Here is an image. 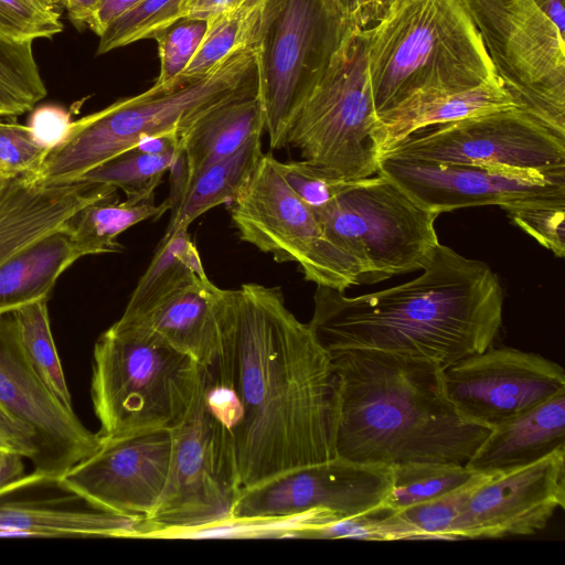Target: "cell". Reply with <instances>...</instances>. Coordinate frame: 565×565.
<instances>
[{
    "label": "cell",
    "mask_w": 565,
    "mask_h": 565,
    "mask_svg": "<svg viewBox=\"0 0 565 565\" xmlns=\"http://www.w3.org/2000/svg\"><path fill=\"white\" fill-rule=\"evenodd\" d=\"M217 320L200 392L238 493L333 459L332 360L281 289L220 288Z\"/></svg>",
    "instance_id": "6da1fadb"
},
{
    "label": "cell",
    "mask_w": 565,
    "mask_h": 565,
    "mask_svg": "<svg viewBox=\"0 0 565 565\" xmlns=\"http://www.w3.org/2000/svg\"><path fill=\"white\" fill-rule=\"evenodd\" d=\"M313 301L308 324L329 353L374 350L445 367L493 344L504 296L488 264L439 243L407 282L353 297L317 286Z\"/></svg>",
    "instance_id": "7a4b0ae2"
},
{
    "label": "cell",
    "mask_w": 565,
    "mask_h": 565,
    "mask_svg": "<svg viewBox=\"0 0 565 565\" xmlns=\"http://www.w3.org/2000/svg\"><path fill=\"white\" fill-rule=\"evenodd\" d=\"M329 354L334 458L466 466L492 429L455 407L445 391L444 366L434 361L374 350Z\"/></svg>",
    "instance_id": "3957f363"
},
{
    "label": "cell",
    "mask_w": 565,
    "mask_h": 565,
    "mask_svg": "<svg viewBox=\"0 0 565 565\" xmlns=\"http://www.w3.org/2000/svg\"><path fill=\"white\" fill-rule=\"evenodd\" d=\"M256 46L242 47L206 76L153 84L149 89L71 121L33 180L44 186L77 183L90 170L134 149L147 137L182 136L225 103L257 96Z\"/></svg>",
    "instance_id": "277c9868"
},
{
    "label": "cell",
    "mask_w": 565,
    "mask_h": 565,
    "mask_svg": "<svg viewBox=\"0 0 565 565\" xmlns=\"http://www.w3.org/2000/svg\"><path fill=\"white\" fill-rule=\"evenodd\" d=\"M367 31L377 118L416 97L499 79L463 0H401Z\"/></svg>",
    "instance_id": "5b68a950"
},
{
    "label": "cell",
    "mask_w": 565,
    "mask_h": 565,
    "mask_svg": "<svg viewBox=\"0 0 565 565\" xmlns=\"http://www.w3.org/2000/svg\"><path fill=\"white\" fill-rule=\"evenodd\" d=\"M200 387V364L156 334L120 319L93 350L90 397L104 440L172 430Z\"/></svg>",
    "instance_id": "8992f818"
},
{
    "label": "cell",
    "mask_w": 565,
    "mask_h": 565,
    "mask_svg": "<svg viewBox=\"0 0 565 565\" xmlns=\"http://www.w3.org/2000/svg\"><path fill=\"white\" fill-rule=\"evenodd\" d=\"M369 31L355 26L320 82L294 115L287 146L340 181L377 173L381 152L373 137L377 117L367 65Z\"/></svg>",
    "instance_id": "52a82bcc"
},
{
    "label": "cell",
    "mask_w": 565,
    "mask_h": 565,
    "mask_svg": "<svg viewBox=\"0 0 565 565\" xmlns=\"http://www.w3.org/2000/svg\"><path fill=\"white\" fill-rule=\"evenodd\" d=\"M356 26L334 0H266L257 38V98L271 149Z\"/></svg>",
    "instance_id": "ba28073f"
},
{
    "label": "cell",
    "mask_w": 565,
    "mask_h": 565,
    "mask_svg": "<svg viewBox=\"0 0 565 565\" xmlns=\"http://www.w3.org/2000/svg\"><path fill=\"white\" fill-rule=\"evenodd\" d=\"M315 212L330 241L356 262L360 285L423 269L439 244V214L380 172L345 182Z\"/></svg>",
    "instance_id": "9c48e42d"
},
{
    "label": "cell",
    "mask_w": 565,
    "mask_h": 565,
    "mask_svg": "<svg viewBox=\"0 0 565 565\" xmlns=\"http://www.w3.org/2000/svg\"><path fill=\"white\" fill-rule=\"evenodd\" d=\"M514 105L565 137V38L533 0H463Z\"/></svg>",
    "instance_id": "30bf717a"
},
{
    "label": "cell",
    "mask_w": 565,
    "mask_h": 565,
    "mask_svg": "<svg viewBox=\"0 0 565 565\" xmlns=\"http://www.w3.org/2000/svg\"><path fill=\"white\" fill-rule=\"evenodd\" d=\"M277 159L264 153L253 177L231 203L230 214L242 241L298 264L305 279L344 291L360 285L356 262L327 236L315 210L285 182Z\"/></svg>",
    "instance_id": "8fae6325"
},
{
    "label": "cell",
    "mask_w": 565,
    "mask_h": 565,
    "mask_svg": "<svg viewBox=\"0 0 565 565\" xmlns=\"http://www.w3.org/2000/svg\"><path fill=\"white\" fill-rule=\"evenodd\" d=\"M382 156L565 174V137L518 107L423 128Z\"/></svg>",
    "instance_id": "7c38bea8"
},
{
    "label": "cell",
    "mask_w": 565,
    "mask_h": 565,
    "mask_svg": "<svg viewBox=\"0 0 565 565\" xmlns=\"http://www.w3.org/2000/svg\"><path fill=\"white\" fill-rule=\"evenodd\" d=\"M392 487L391 466L333 458L243 491L232 511L234 523H273L303 518L308 526L383 509Z\"/></svg>",
    "instance_id": "4fadbf2b"
},
{
    "label": "cell",
    "mask_w": 565,
    "mask_h": 565,
    "mask_svg": "<svg viewBox=\"0 0 565 565\" xmlns=\"http://www.w3.org/2000/svg\"><path fill=\"white\" fill-rule=\"evenodd\" d=\"M172 458L161 498L147 518L159 536L227 525L238 491L200 387L184 422L171 430Z\"/></svg>",
    "instance_id": "5bb4252c"
},
{
    "label": "cell",
    "mask_w": 565,
    "mask_h": 565,
    "mask_svg": "<svg viewBox=\"0 0 565 565\" xmlns=\"http://www.w3.org/2000/svg\"><path fill=\"white\" fill-rule=\"evenodd\" d=\"M0 403L35 433L38 459L28 475L30 486L56 482L102 445L99 434L85 427L35 373L15 312L0 315Z\"/></svg>",
    "instance_id": "9a60e30c"
},
{
    "label": "cell",
    "mask_w": 565,
    "mask_h": 565,
    "mask_svg": "<svg viewBox=\"0 0 565 565\" xmlns=\"http://www.w3.org/2000/svg\"><path fill=\"white\" fill-rule=\"evenodd\" d=\"M443 380L455 407L491 428L565 391V372L558 363L493 344L445 366Z\"/></svg>",
    "instance_id": "2e32d148"
},
{
    "label": "cell",
    "mask_w": 565,
    "mask_h": 565,
    "mask_svg": "<svg viewBox=\"0 0 565 565\" xmlns=\"http://www.w3.org/2000/svg\"><path fill=\"white\" fill-rule=\"evenodd\" d=\"M172 458L171 430L104 440L89 457L55 483L88 507L148 518L167 484Z\"/></svg>",
    "instance_id": "e0dca14e"
},
{
    "label": "cell",
    "mask_w": 565,
    "mask_h": 565,
    "mask_svg": "<svg viewBox=\"0 0 565 565\" xmlns=\"http://www.w3.org/2000/svg\"><path fill=\"white\" fill-rule=\"evenodd\" d=\"M565 508V448L529 466L492 475L471 492L450 539L533 535Z\"/></svg>",
    "instance_id": "ac0fdd59"
},
{
    "label": "cell",
    "mask_w": 565,
    "mask_h": 565,
    "mask_svg": "<svg viewBox=\"0 0 565 565\" xmlns=\"http://www.w3.org/2000/svg\"><path fill=\"white\" fill-rule=\"evenodd\" d=\"M437 214L565 195V174L544 175L472 164L430 163L382 156L379 171Z\"/></svg>",
    "instance_id": "d6986e66"
},
{
    "label": "cell",
    "mask_w": 565,
    "mask_h": 565,
    "mask_svg": "<svg viewBox=\"0 0 565 565\" xmlns=\"http://www.w3.org/2000/svg\"><path fill=\"white\" fill-rule=\"evenodd\" d=\"M115 191L116 188L102 183L44 186L31 177H0V265L62 228L82 207Z\"/></svg>",
    "instance_id": "ffe728a7"
},
{
    "label": "cell",
    "mask_w": 565,
    "mask_h": 565,
    "mask_svg": "<svg viewBox=\"0 0 565 565\" xmlns=\"http://www.w3.org/2000/svg\"><path fill=\"white\" fill-rule=\"evenodd\" d=\"M218 290L207 277L192 274L139 308L124 311L120 320L156 334L203 365L218 343Z\"/></svg>",
    "instance_id": "44dd1931"
},
{
    "label": "cell",
    "mask_w": 565,
    "mask_h": 565,
    "mask_svg": "<svg viewBox=\"0 0 565 565\" xmlns=\"http://www.w3.org/2000/svg\"><path fill=\"white\" fill-rule=\"evenodd\" d=\"M565 448V391L492 427L466 467L497 475Z\"/></svg>",
    "instance_id": "7402d4cb"
},
{
    "label": "cell",
    "mask_w": 565,
    "mask_h": 565,
    "mask_svg": "<svg viewBox=\"0 0 565 565\" xmlns=\"http://www.w3.org/2000/svg\"><path fill=\"white\" fill-rule=\"evenodd\" d=\"M64 500H9L0 495V536H159L147 518L92 508H72Z\"/></svg>",
    "instance_id": "603a6c76"
},
{
    "label": "cell",
    "mask_w": 565,
    "mask_h": 565,
    "mask_svg": "<svg viewBox=\"0 0 565 565\" xmlns=\"http://www.w3.org/2000/svg\"><path fill=\"white\" fill-rule=\"evenodd\" d=\"M516 107L500 79L478 87L413 98L377 118L373 137L381 154L411 134L440 124Z\"/></svg>",
    "instance_id": "cb8c5ba5"
},
{
    "label": "cell",
    "mask_w": 565,
    "mask_h": 565,
    "mask_svg": "<svg viewBox=\"0 0 565 565\" xmlns=\"http://www.w3.org/2000/svg\"><path fill=\"white\" fill-rule=\"evenodd\" d=\"M81 256L63 227L0 265V315L47 300L57 278Z\"/></svg>",
    "instance_id": "d4e9b609"
},
{
    "label": "cell",
    "mask_w": 565,
    "mask_h": 565,
    "mask_svg": "<svg viewBox=\"0 0 565 565\" xmlns=\"http://www.w3.org/2000/svg\"><path fill=\"white\" fill-rule=\"evenodd\" d=\"M264 130V114L257 96L232 100L206 113L181 138L188 185L202 170L262 137Z\"/></svg>",
    "instance_id": "484cf974"
},
{
    "label": "cell",
    "mask_w": 565,
    "mask_h": 565,
    "mask_svg": "<svg viewBox=\"0 0 565 565\" xmlns=\"http://www.w3.org/2000/svg\"><path fill=\"white\" fill-rule=\"evenodd\" d=\"M169 211L166 202L153 199L119 201L117 191L100 198L73 214L63 225L81 257L108 253H120L124 247L118 236L131 226L158 218Z\"/></svg>",
    "instance_id": "4316f807"
},
{
    "label": "cell",
    "mask_w": 565,
    "mask_h": 565,
    "mask_svg": "<svg viewBox=\"0 0 565 565\" xmlns=\"http://www.w3.org/2000/svg\"><path fill=\"white\" fill-rule=\"evenodd\" d=\"M262 137L202 170L188 185L172 211L164 236L188 230L199 216L224 203H232L253 177L262 157Z\"/></svg>",
    "instance_id": "83f0119b"
},
{
    "label": "cell",
    "mask_w": 565,
    "mask_h": 565,
    "mask_svg": "<svg viewBox=\"0 0 565 565\" xmlns=\"http://www.w3.org/2000/svg\"><path fill=\"white\" fill-rule=\"evenodd\" d=\"M265 2L255 7H236L209 20L196 53L174 81L202 78L235 51L255 46Z\"/></svg>",
    "instance_id": "f1b7e54d"
},
{
    "label": "cell",
    "mask_w": 565,
    "mask_h": 565,
    "mask_svg": "<svg viewBox=\"0 0 565 565\" xmlns=\"http://www.w3.org/2000/svg\"><path fill=\"white\" fill-rule=\"evenodd\" d=\"M490 476L479 473L466 486L446 495L396 512L386 510L382 519L385 541L451 540L450 529L467 499Z\"/></svg>",
    "instance_id": "f546056e"
},
{
    "label": "cell",
    "mask_w": 565,
    "mask_h": 565,
    "mask_svg": "<svg viewBox=\"0 0 565 565\" xmlns=\"http://www.w3.org/2000/svg\"><path fill=\"white\" fill-rule=\"evenodd\" d=\"M392 487L383 509L396 512L454 492L479 473L448 462H406L391 466Z\"/></svg>",
    "instance_id": "4dcf8cb0"
},
{
    "label": "cell",
    "mask_w": 565,
    "mask_h": 565,
    "mask_svg": "<svg viewBox=\"0 0 565 565\" xmlns=\"http://www.w3.org/2000/svg\"><path fill=\"white\" fill-rule=\"evenodd\" d=\"M192 274L207 277L188 230H178L163 236L125 311L139 308Z\"/></svg>",
    "instance_id": "1f68e13d"
},
{
    "label": "cell",
    "mask_w": 565,
    "mask_h": 565,
    "mask_svg": "<svg viewBox=\"0 0 565 565\" xmlns=\"http://www.w3.org/2000/svg\"><path fill=\"white\" fill-rule=\"evenodd\" d=\"M47 94L32 42L0 36V117L31 111Z\"/></svg>",
    "instance_id": "d6a6232c"
},
{
    "label": "cell",
    "mask_w": 565,
    "mask_h": 565,
    "mask_svg": "<svg viewBox=\"0 0 565 565\" xmlns=\"http://www.w3.org/2000/svg\"><path fill=\"white\" fill-rule=\"evenodd\" d=\"M46 303L47 300H40L14 311L20 327L22 345L35 373L47 390L67 409L74 411L51 331Z\"/></svg>",
    "instance_id": "836d02e7"
},
{
    "label": "cell",
    "mask_w": 565,
    "mask_h": 565,
    "mask_svg": "<svg viewBox=\"0 0 565 565\" xmlns=\"http://www.w3.org/2000/svg\"><path fill=\"white\" fill-rule=\"evenodd\" d=\"M181 149L169 154H150L131 149L90 170L78 182L114 186L122 190L127 199H153L154 190Z\"/></svg>",
    "instance_id": "e575fe53"
},
{
    "label": "cell",
    "mask_w": 565,
    "mask_h": 565,
    "mask_svg": "<svg viewBox=\"0 0 565 565\" xmlns=\"http://www.w3.org/2000/svg\"><path fill=\"white\" fill-rule=\"evenodd\" d=\"M184 0H141L111 22L102 33L97 55L140 40L154 39L163 29L181 19Z\"/></svg>",
    "instance_id": "d590c367"
},
{
    "label": "cell",
    "mask_w": 565,
    "mask_h": 565,
    "mask_svg": "<svg viewBox=\"0 0 565 565\" xmlns=\"http://www.w3.org/2000/svg\"><path fill=\"white\" fill-rule=\"evenodd\" d=\"M508 217L556 257L565 255V195L537 196L500 206Z\"/></svg>",
    "instance_id": "8d00e7d4"
},
{
    "label": "cell",
    "mask_w": 565,
    "mask_h": 565,
    "mask_svg": "<svg viewBox=\"0 0 565 565\" xmlns=\"http://www.w3.org/2000/svg\"><path fill=\"white\" fill-rule=\"evenodd\" d=\"M58 0H0V36L15 42L53 39L64 29Z\"/></svg>",
    "instance_id": "74e56055"
},
{
    "label": "cell",
    "mask_w": 565,
    "mask_h": 565,
    "mask_svg": "<svg viewBox=\"0 0 565 565\" xmlns=\"http://www.w3.org/2000/svg\"><path fill=\"white\" fill-rule=\"evenodd\" d=\"M206 26L205 20L181 18L154 36L160 60L154 84H167L180 76L196 53Z\"/></svg>",
    "instance_id": "f35d334b"
},
{
    "label": "cell",
    "mask_w": 565,
    "mask_h": 565,
    "mask_svg": "<svg viewBox=\"0 0 565 565\" xmlns=\"http://www.w3.org/2000/svg\"><path fill=\"white\" fill-rule=\"evenodd\" d=\"M0 117V177L34 178L49 149L36 140L29 126Z\"/></svg>",
    "instance_id": "ab89813d"
},
{
    "label": "cell",
    "mask_w": 565,
    "mask_h": 565,
    "mask_svg": "<svg viewBox=\"0 0 565 565\" xmlns=\"http://www.w3.org/2000/svg\"><path fill=\"white\" fill-rule=\"evenodd\" d=\"M289 188L313 210L329 203L345 181L337 180L307 160L276 162Z\"/></svg>",
    "instance_id": "60d3db41"
},
{
    "label": "cell",
    "mask_w": 565,
    "mask_h": 565,
    "mask_svg": "<svg viewBox=\"0 0 565 565\" xmlns=\"http://www.w3.org/2000/svg\"><path fill=\"white\" fill-rule=\"evenodd\" d=\"M0 450L17 452L32 465L38 459L34 430L0 403Z\"/></svg>",
    "instance_id": "b9f144b4"
},
{
    "label": "cell",
    "mask_w": 565,
    "mask_h": 565,
    "mask_svg": "<svg viewBox=\"0 0 565 565\" xmlns=\"http://www.w3.org/2000/svg\"><path fill=\"white\" fill-rule=\"evenodd\" d=\"M71 124L70 115L61 107L46 105L34 108L29 128L49 150L62 140Z\"/></svg>",
    "instance_id": "7bdbcfd3"
},
{
    "label": "cell",
    "mask_w": 565,
    "mask_h": 565,
    "mask_svg": "<svg viewBox=\"0 0 565 565\" xmlns=\"http://www.w3.org/2000/svg\"><path fill=\"white\" fill-rule=\"evenodd\" d=\"M141 0H100L97 9L87 22L97 36H100L106 28L116 19L128 12Z\"/></svg>",
    "instance_id": "ee69618b"
},
{
    "label": "cell",
    "mask_w": 565,
    "mask_h": 565,
    "mask_svg": "<svg viewBox=\"0 0 565 565\" xmlns=\"http://www.w3.org/2000/svg\"><path fill=\"white\" fill-rule=\"evenodd\" d=\"M21 455L0 450V495L24 487V462Z\"/></svg>",
    "instance_id": "f6af8a7d"
},
{
    "label": "cell",
    "mask_w": 565,
    "mask_h": 565,
    "mask_svg": "<svg viewBox=\"0 0 565 565\" xmlns=\"http://www.w3.org/2000/svg\"><path fill=\"white\" fill-rule=\"evenodd\" d=\"M241 0H184L182 18L205 20L206 22L239 6Z\"/></svg>",
    "instance_id": "bcb514c9"
},
{
    "label": "cell",
    "mask_w": 565,
    "mask_h": 565,
    "mask_svg": "<svg viewBox=\"0 0 565 565\" xmlns=\"http://www.w3.org/2000/svg\"><path fill=\"white\" fill-rule=\"evenodd\" d=\"M401 0H356V25L365 29L370 23L382 21Z\"/></svg>",
    "instance_id": "7dc6e473"
},
{
    "label": "cell",
    "mask_w": 565,
    "mask_h": 565,
    "mask_svg": "<svg viewBox=\"0 0 565 565\" xmlns=\"http://www.w3.org/2000/svg\"><path fill=\"white\" fill-rule=\"evenodd\" d=\"M181 148V135L178 132H166L140 140L134 149L150 154H169L177 152Z\"/></svg>",
    "instance_id": "c3c4849f"
},
{
    "label": "cell",
    "mask_w": 565,
    "mask_h": 565,
    "mask_svg": "<svg viewBox=\"0 0 565 565\" xmlns=\"http://www.w3.org/2000/svg\"><path fill=\"white\" fill-rule=\"evenodd\" d=\"M63 12L77 30L87 28V22L100 0H58Z\"/></svg>",
    "instance_id": "681fc988"
},
{
    "label": "cell",
    "mask_w": 565,
    "mask_h": 565,
    "mask_svg": "<svg viewBox=\"0 0 565 565\" xmlns=\"http://www.w3.org/2000/svg\"><path fill=\"white\" fill-rule=\"evenodd\" d=\"M537 8L551 20L565 38V0H533Z\"/></svg>",
    "instance_id": "f907efd6"
},
{
    "label": "cell",
    "mask_w": 565,
    "mask_h": 565,
    "mask_svg": "<svg viewBox=\"0 0 565 565\" xmlns=\"http://www.w3.org/2000/svg\"><path fill=\"white\" fill-rule=\"evenodd\" d=\"M334 2L348 18L355 21L356 0H334Z\"/></svg>",
    "instance_id": "816d5d0a"
},
{
    "label": "cell",
    "mask_w": 565,
    "mask_h": 565,
    "mask_svg": "<svg viewBox=\"0 0 565 565\" xmlns=\"http://www.w3.org/2000/svg\"><path fill=\"white\" fill-rule=\"evenodd\" d=\"M266 0H241L238 7H255L263 4Z\"/></svg>",
    "instance_id": "f5cc1de1"
}]
</instances>
